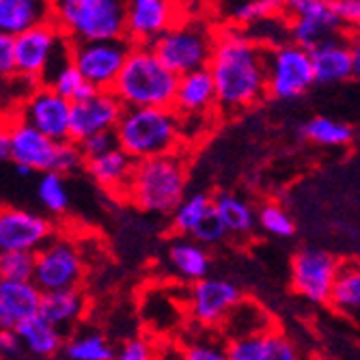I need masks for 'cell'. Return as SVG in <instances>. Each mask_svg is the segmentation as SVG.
I'll use <instances>...</instances> for the list:
<instances>
[{
  "mask_svg": "<svg viewBox=\"0 0 360 360\" xmlns=\"http://www.w3.org/2000/svg\"><path fill=\"white\" fill-rule=\"evenodd\" d=\"M242 291L236 283L224 278H203L188 291V313L205 328L226 323L231 313L242 304Z\"/></svg>",
  "mask_w": 360,
  "mask_h": 360,
  "instance_id": "15",
  "label": "cell"
},
{
  "mask_svg": "<svg viewBox=\"0 0 360 360\" xmlns=\"http://www.w3.org/2000/svg\"><path fill=\"white\" fill-rule=\"evenodd\" d=\"M125 106L115 91H95L86 100L72 104V127L70 139L84 143L91 136L115 132Z\"/></svg>",
  "mask_w": 360,
  "mask_h": 360,
  "instance_id": "17",
  "label": "cell"
},
{
  "mask_svg": "<svg viewBox=\"0 0 360 360\" xmlns=\"http://www.w3.org/2000/svg\"><path fill=\"white\" fill-rule=\"evenodd\" d=\"M218 32L203 20H179L162 35L151 50L179 78L199 70H207L214 56Z\"/></svg>",
  "mask_w": 360,
  "mask_h": 360,
  "instance_id": "6",
  "label": "cell"
},
{
  "mask_svg": "<svg viewBox=\"0 0 360 360\" xmlns=\"http://www.w3.org/2000/svg\"><path fill=\"white\" fill-rule=\"evenodd\" d=\"M63 354L68 360H115L117 349L104 335L84 330L65 341Z\"/></svg>",
  "mask_w": 360,
  "mask_h": 360,
  "instance_id": "30",
  "label": "cell"
},
{
  "mask_svg": "<svg viewBox=\"0 0 360 360\" xmlns=\"http://www.w3.org/2000/svg\"><path fill=\"white\" fill-rule=\"evenodd\" d=\"M84 276V264L78 246L54 236L41 250L35 252V283L44 293L78 289Z\"/></svg>",
  "mask_w": 360,
  "mask_h": 360,
  "instance_id": "11",
  "label": "cell"
},
{
  "mask_svg": "<svg viewBox=\"0 0 360 360\" xmlns=\"http://www.w3.org/2000/svg\"><path fill=\"white\" fill-rule=\"evenodd\" d=\"M212 212H214V196L203 194V192L188 194L181 201V205L171 214L173 229L181 236H192Z\"/></svg>",
  "mask_w": 360,
  "mask_h": 360,
  "instance_id": "31",
  "label": "cell"
},
{
  "mask_svg": "<svg viewBox=\"0 0 360 360\" xmlns=\"http://www.w3.org/2000/svg\"><path fill=\"white\" fill-rule=\"evenodd\" d=\"M226 236H229V233H226V229H224L220 216H218L216 210H214V212L199 224V229H196V231H194L190 238H192L194 242L203 244V246H212V244L222 242Z\"/></svg>",
  "mask_w": 360,
  "mask_h": 360,
  "instance_id": "40",
  "label": "cell"
},
{
  "mask_svg": "<svg viewBox=\"0 0 360 360\" xmlns=\"http://www.w3.org/2000/svg\"><path fill=\"white\" fill-rule=\"evenodd\" d=\"M11 112L56 143L70 141L72 102L60 97L50 86H35L18 106L11 108Z\"/></svg>",
  "mask_w": 360,
  "mask_h": 360,
  "instance_id": "14",
  "label": "cell"
},
{
  "mask_svg": "<svg viewBox=\"0 0 360 360\" xmlns=\"http://www.w3.org/2000/svg\"><path fill=\"white\" fill-rule=\"evenodd\" d=\"M270 48L240 28L218 32L210 74L218 93V112L236 115L268 97Z\"/></svg>",
  "mask_w": 360,
  "mask_h": 360,
  "instance_id": "1",
  "label": "cell"
},
{
  "mask_svg": "<svg viewBox=\"0 0 360 360\" xmlns=\"http://www.w3.org/2000/svg\"><path fill=\"white\" fill-rule=\"evenodd\" d=\"M134 44L127 37L72 46V63L95 91H112Z\"/></svg>",
  "mask_w": 360,
  "mask_h": 360,
  "instance_id": "9",
  "label": "cell"
},
{
  "mask_svg": "<svg viewBox=\"0 0 360 360\" xmlns=\"http://www.w3.org/2000/svg\"><path fill=\"white\" fill-rule=\"evenodd\" d=\"M0 74L5 80L18 76V65H15V37L11 35H0Z\"/></svg>",
  "mask_w": 360,
  "mask_h": 360,
  "instance_id": "43",
  "label": "cell"
},
{
  "mask_svg": "<svg viewBox=\"0 0 360 360\" xmlns=\"http://www.w3.org/2000/svg\"><path fill=\"white\" fill-rule=\"evenodd\" d=\"M315 84L311 52L302 46L285 41L270 48L268 56V97L296 100Z\"/></svg>",
  "mask_w": 360,
  "mask_h": 360,
  "instance_id": "10",
  "label": "cell"
},
{
  "mask_svg": "<svg viewBox=\"0 0 360 360\" xmlns=\"http://www.w3.org/2000/svg\"><path fill=\"white\" fill-rule=\"evenodd\" d=\"M136 169V162L129 158L121 147L112 149L110 153H104L100 158L86 160V173L95 179V184H100L104 190L125 196L129 181H132Z\"/></svg>",
  "mask_w": 360,
  "mask_h": 360,
  "instance_id": "23",
  "label": "cell"
},
{
  "mask_svg": "<svg viewBox=\"0 0 360 360\" xmlns=\"http://www.w3.org/2000/svg\"><path fill=\"white\" fill-rule=\"evenodd\" d=\"M37 199L41 203V207L48 214H65L70 207V192L68 186H65L63 175L58 173H44L39 184H37Z\"/></svg>",
  "mask_w": 360,
  "mask_h": 360,
  "instance_id": "35",
  "label": "cell"
},
{
  "mask_svg": "<svg viewBox=\"0 0 360 360\" xmlns=\"http://www.w3.org/2000/svg\"><path fill=\"white\" fill-rule=\"evenodd\" d=\"M309 52L313 58L315 82L335 84L354 76L349 39H345L343 35H333L328 39H323Z\"/></svg>",
  "mask_w": 360,
  "mask_h": 360,
  "instance_id": "21",
  "label": "cell"
},
{
  "mask_svg": "<svg viewBox=\"0 0 360 360\" xmlns=\"http://www.w3.org/2000/svg\"><path fill=\"white\" fill-rule=\"evenodd\" d=\"M177 22L175 0H127V39L134 46H153Z\"/></svg>",
  "mask_w": 360,
  "mask_h": 360,
  "instance_id": "18",
  "label": "cell"
},
{
  "mask_svg": "<svg viewBox=\"0 0 360 360\" xmlns=\"http://www.w3.org/2000/svg\"><path fill=\"white\" fill-rule=\"evenodd\" d=\"M226 15L236 26L252 28L272 18L285 15L283 0H229Z\"/></svg>",
  "mask_w": 360,
  "mask_h": 360,
  "instance_id": "29",
  "label": "cell"
},
{
  "mask_svg": "<svg viewBox=\"0 0 360 360\" xmlns=\"http://www.w3.org/2000/svg\"><path fill=\"white\" fill-rule=\"evenodd\" d=\"M330 304L339 313L360 321V264L341 266Z\"/></svg>",
  "mask_w": 360,
  "mask_h": 360,
  "instance_id": "28",
  "label": "cell"
},
{
  "mask_svg": "<svg viewBox=\"0 0 360 360\" xmlns=\"http://www.w3.org/2000/svg\"><path fill=\"white\" fill-rule=\"evenodd\" d=\"M115 360H158V347L143 337H134L119 345Z\"/></svg>",
  "mask_w": 360,
  "mask_h": 360,
  "instance_id": "39",
  "label": "cell"
},
{
  "mask_svg": "<svg viewBox=\"0 0 360 360\" xmlns=\"http://www.w3.org/2000/svg\"><path fill=\"white\" fill-rule=\"evenodd\" d=\"M15 173H18L20 177H30V175H32V171L26 169V167H15Z\"/></svg>",
  "mask_w": 360,
  "mask_h": 360,
  "instance_id": "48",
  "label": "cell"
},
{
  "mask_svg": "<svg viewBox=\"0 0 360 360\" xmlns=\"http://www.w3.org/2000/svg\"><path fill=\"white\" fill-rule=\"evenodd\" d=\"M214 210L220 216L229 236H248L259 224L252 207L238 194L220 192L214 196Z\"/></svg>",
  "mask_w": 360,
  "mask_h": 360,
  "instance_id": "27",
  "label": "cell"
},
{
  "mask_svg": "<svg viewBox=\"0 0 360 360\" xmlns=\"http://www.w3.org/2000/svg\"><path fill=\"white\" fill-rule=\"evenodd\" d=\"M333 7L343 26L360 28V0H333Z\"/></svg>",
  "mask_w": 360,
  "mask_h": 360,
  "instance_id": "44",
  "label": "cell"
},
{
  "mask_svg": "<svg viewBox=\"0 0 360 360\" xmlns=\"http://www.w3.org/2000/svg\"><path fill=\"white\" fill-rule=\"evenodd\" d=\"M341 266L337 257L321 248H302L291 261V285L313 304H326L333 298Z\"/></svg>",
  "mask_w": 360,
  "mask_h": 360,
  "instance_id": "13",
  "label": "cell"
},
{
  "mask_svg": "<svg viewBox=\"0 0 360 360\" xmlns=\"http://www.w3.org/2000/svg\"><path fill=\"white\" fill-rule=\"evenodd\" d=\"M268 360H300V354H298L296 345H293L289 339L276 337L274 349H272V354L268 356Z\"/></svg>",
  "mask_w": 360,
  "mask_h": 360,
  "instance_id": "45",
  "label": "cell"
},
{
  "mask_svg": "<svg viewBox=\"0 0 360 360\" xmlns=\"http://www.w3.org/2000/svg\"><path fill=\"white\" fill-rule=\"evenodd\" d=\"M58 143L39 129L28 125L13 112L7 115L0 134V158L13 162V167H26L32 173H52Z\"/></svg>",
  "mask_w": 360,
  "mask_h": 360,
  "instance_id": "8",
  "label": "cell"
},
{
  "mask_svg": "<svg viewBox=\"0 0 360 360\" xmlns=\"http://www.w3.org/2000/svg\"><path fill=\"white\" fill-rule=\"evenodd\" d=\"M349 50H352V65H354V76L360 78V35L349 39Z\"/></svg>",
  "mask_w": 360,
  "mask_h": 360,
  "instance_id": "47",
  "label": "cell"
},
{
  "mask_svg": "<svg viewBox=\"0 0 360 360\" xmlns=\"http://www.w3.org/2000/svg\"><path fill=\"white\" fill-rule=\"evenodd\" d=\"M300 134L302 139L321 147H343L354 139L349 125L328 117H313L300 127Z\"/></svg>",
  "mask_w": 360,
  "mask_h": 360,
  "instance_id": "32",
  "label": "cell"
},
{
  "mask_svg": "<svg viewBox=\"0 0 360 360\" xmlns=\"http://www.w3.org/2000/svg\"><path fill=\"white\" fill-rule=\"evenodd\" d=\"M276 337L278 335L272 333H257L229 339L224 345L229 360H268L274 349Z\"/></svg>",
  "mask_w": 360,
  "mask_h": 360,
  "instance_id": "33",
  "label": "cell"
},
{
  "mask_svg": "<svg viewBox=\"0 0 360 360\" xmlns=\"http://www.w3.org/2000/svg\"><path fill=\"white\" fill-rule=\"evenodd\" d=\"M188 171L179 153L136 162L125 199L143 212L173 214L186 199Z\"/></svg>",
  "mask_w": 360,
  "mask_h": 360,
  "instance_id": "5",
  "label": "cell"
},
{
  "mask_svg": "<svg viewBox=\"0 0 360 360\" xmlns=\"http://www.w3.org/2000/svg\"><path fill=\"white\" fill-rule=\"evenodd\" d=\"M169 261L175 268V272L184 281H190L192 285L207 278L210 266H212V259L205 246L199 242H190V240L175 242L169 250Z\"/></svg>",
  "mask_w": 360,
  "mask_h": 360,
  "instance_id": "26",
  "label": "cell"
},
{
  "mask_svg": "<svg viewBox=\"0 0 360 360\" xmlns=\"http://www.w3.org/2000/svg\"><path fill=\"white\" fill-rule=\"evenodd\" d=\"M52 22L72 44L127 37V0H52Z\"/></svg>",
  "mask_w": 360,
  "mask_h": 360,
  "instance_id": "4",
  "label": "cell"
},
{
  "mask_svg": "<svg viewBox=\"0 0 360 360\" xmlns=\"http://www.w3.org/2000/svg\"><path fill=\"white\" fill-rule=\"evenodd\" d=\"M15 335L22 341V347L35 356L37 360H48L63 352L65 347V333L58 330L54 323H50L41 313L26 319L15 328Z\"/></svg>",
  "mask_w": 360,
  "mask_h": 360,
  "instance_id": "24",
  "label": "cell"
},
{
  "mask_svg": "<svg viewBox=\"0 0 360 360\" xmlns=\"http://www.w3.org/2000/svg\"><path fill=\"white\" fill-rule=\"evenodd\" d=\"M173 108L184 119H205L207 115L218 112V93L210 70H199L179 78Z\"/></svg>",
  "mask_w": 360,
  "mask_h": 360,
  "instance_id": "20",
  "label": "cell"
},
{
  "mask_svg": "<svg viewBox=\"0 0 360 360\" xmlns=\"http://www.w3.org/2000/svg\"><path fill=\"white\" fill-rule=\"evenodd\" d=\"M179 76L158 58L151 46H134L115 84L125 108H173Z\"/></svg>",
  "mask_w": 360,
  "mask_h": 360,
  "instance_id": "3",
  "label": "cell"
},
{
  "mask_svg": "<svg viewBox=\"0 0 360 360\" xmlns=\"http://www.w3.org/2000/svg\"><path fill=\"white\" fill-rule=\"evenodd\" d=\"M52 22V0H0V32L18 37Z\"/></svg>",
  "mask_w": 360,
  "mask_h": 360,
  "instance_id": "22",
  "label": "cell"
},
{
  "mask_svg": "<svg viewBox=\"0 0 360 360\" xmlns=\"http://www.w3.org/2000/svg\"><path fill=\"white\" fill-rule=\"evenodd\" d=\"M44 291L32 281H0V326L15 330L20 323L41 313Z\"/></svg>",
  "mask_w": 360,
  "mask_h": 360,
  "instance_id": "19",
  "label": "cell"
},
{
  "mask_svg": "<svg viewBox=\"0 0 360 360\" xmlns=\"http://www.w3.org/2000/svg\"><path fill=\"white\" fill-rule=\"evenodd\" d=\"M184 360H229V354L226 347L203 341L184 347Z\"/></svg>",
  "mask_w": 360,
  "mask_h": 360,
  "instance_id": "42",
  "label": "cell"
},
{
  "mask_svg": "<svg viewBox=\"0 0 360 360\" xmlns=\"http://www.w3.org/2000/svg\"><path fill=\"white\" fill-rule=\"evenodd\" d=\"M257 220H259V226L264 229L266 233L274 236V238L285 240V238H291L293 231H296L291 216L276 203H266L257 212Z\"/></svg>",
  "mask_w": 360,
  "mask_h": 360,
  "instance_id": "36",
  "label": "cell"
},
{
  "mask_svg": "<svg viewBox=\"0 0 360 360\" xmlns=\"http://www.w3.org/2000/svg\"><path fill=\"white\" fill-rule=\"evenodd\" d=\"M72 46L54 22L22 32L15 37L18 76L32 84H46L60 68L72 63Z\"/></svg>",
  "mask_w": 360,
  "mask_h": 360,
  "instance_id": "7",
  "label": "cell"
},
{
  "mask_svg": "<svg viewBox=\"0 0 360 360\" xmlns=\"http://www.w3.org/2000/svg\"><path fill=\"white\" fill-rule=\"evenodd\" d=\"M80 169H86V158H84V151H82L80 143H76L72 139L58 143L56 160H54V171L52 173L70 175V173H76Z\"/></svg>",
  "mask_w": 360,
  "mask_h": 360,
  "instance_id": "38",
  "label": "cell"
},
{
  "mask_svg": "<svg viewBox=\"0 0 360 360\" xmlns=\"http://www.w3.org/2000/svg\"><path fill=\"white\" fill-rule=\"evenodd\" d=\"M86 311V300L80 289H65V291H50L44 293L41 300V315L54 323L58 330H68L76 326Z\"/></svg>",
  "mask_w": 360,
  "mask_h": 360,
  "instance_id": "25",
  "label": "cell"
},
{
  "mask_svg": "<svg viewBox=\"0 0 360 360\" xmlns=\"http://www.w3.org/2000/svg\"><path fill=\"white\" fill-rule=\"evenodd\" d=\"M44 86H50L54 89L60 97H65L68 102L76 104V102H82L86 100L89 95L95 93V89L84 80V76L74 68V63H68L65 68H60Z\"/></svg>",
  "mask_w": 360,
  "mask_h": 360,
  "instance_id": "34",
  "label": "cell"
},
{
  "mask_svg": "<svg viewBox=\"0 0 360 360\" xmlns=\"http://www.w3.org/2000/svg\"><path fill=\"white\" fill-rule=\"evenodd\" d=\"M115 136L134 162L175 155L186 141L175 108H125Z\"/></svg>",
  "mask_w": 360,
  "mask_h": 360,
  "instance_id": "2",
  "label": "cell"
},
{
  "mask_svg": "<svg viewBox=\"0 0 360 360\" xmlns=\"http://www.w3.org/2000/svg\"><path fill=\"white\" fill-rule=\"evenodd\" d=\"M0 349H3L5 356H18L24 349L20 337L15 335V330H3V333H0Z\"/></svg>",
  "mask_w": 360,
  "mask_h": 360,
  "instance_id": "46",
  "label": "cell"
},
{
  "mask_svg": "<svg viewBox=\"0 0 360 360\" xmlns=\"http://www.w3.org/2000/svg\"><path fill=\"white\" fill-rule=\"evenodd\" d=\"M283 7L289 18V41L307 50L343 28L333 0H283Z\"/></svg>",
  "mask_w": 360,
  "mask_h": 360,
  "instance_id": "12",
  "label": "cell"
},
{
  "mask_svg": "<svg viewBox=\"0 0 360 360\" xmlns=\"http://www.w3.org/2000/svg\"><path fill=\"white\" fill-rule=\"evenodd\" d=\"M0 276L3 281H32L35 278V255L0 252Z\"/></svg>",
  "mask_w": 360,
  "mask_h": 360,
  "instance_id": "37",
  "label": "cell"
},
{
  "mask_svg": "<svg viewBox=\"0 0 360 360\" xmlns=\"http://www.w3.org/2000/svg\"><path fill=\"white\" fill-rule=\"evenodd\" d=\"M80 147L84 151V158L93 160V158H100L104 153H110L112 149L119 147V143H117L115 132H106V134H97V136L86 139L84 143H80Z\"/></svg>",
  "mask_w": 360,
  "mask_h": 360,
  "instance_id": "41",
  "label": "cell"
},
{
  "mask_svg": "<svg viewBox=\"0 0 360 360\" xmlns=\"http://www.w3.org/2000/svg\"><path fill=\"white\" fill-rule=\"evenodd\" d=\"M54 238V224L30 210L7 205L0 212V252L41 250Z\"/></svg>",
  "mask_w": 360,
  "mask_h": 360,
  "instance_id": "16",
  "label": "cell"
}]
</instances>
